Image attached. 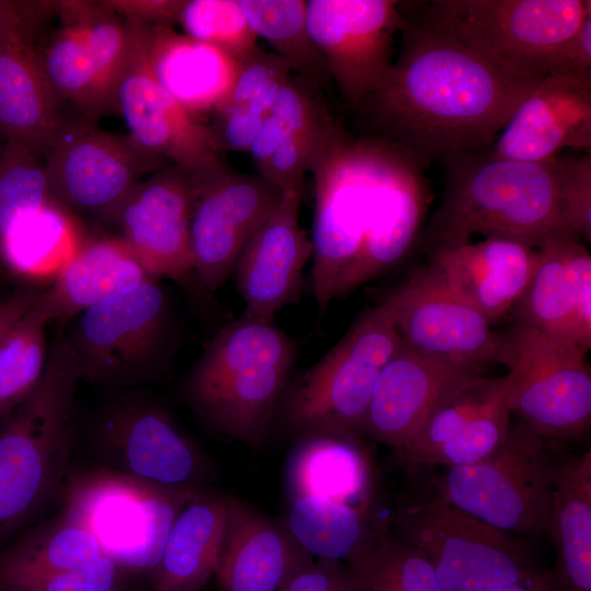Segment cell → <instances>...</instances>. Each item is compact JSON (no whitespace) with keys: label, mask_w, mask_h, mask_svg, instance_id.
<instances>
[{"label":"cell","mask_w":591,"mask_h":591,"mask_svg":"<svg viewBox=\"0 0 591 591\" xmlns=\"http://www.w3.org/2000/svg\"><path fill=\"white\" fill-rule=\"evenodd\" d=\"M426 169L396 146L344 131L317 158L312 289L320 313L419 245L431 190Z\"/></svg>","instance_id":"cell-1"},{"label":"cell","mask_w":591,"mask_h":591,"mask_svg":"<svg viewBox=\"0 0 591 591\" xmlns=\"http://www.w3.org/2000/svg\"><path fill=\"white\" fill-rule=\"evenodd\" d=\"M397 58L358 111L368 135L432 162L487 152L518 105L542 80L510 77L438 27L420 2L403 1Z\"/></svg>","instance_id":"cell-2"},{"label":"cell","mask_w":591,"mask_h":591,"mask_svg":"<svg viewBox=\"0 0 591 591\" xmlns=\"http://www.w3.org/2000/svg\"><path fill=\"white\" fill-rule=\"evenodd\" d=\"M564 159L534 163L488 152L441 159V199L426 221L419 245L430 255L468 243L477 233L535 250L554 239L579 241L563 211Z\"/></svg>","instance_id":"cell-3"},{"label":"cell","mask_w":591,"mask_h":591,"mask_svg":"<svg viewBox=\"0 0 591 591\" xmlns=\"http://www.w3.org/2000/svg\"><path fill=\"white\" fill-rule=\"evenodd\" d=\"M82 371L56 335L35 389L0 419V545L61 494L69 475L71 415Z\"/></svg>","instance_id":"cell-4"},{"label":"cell","mask_w":591,"mask_h":591,"mask_svg":"<svg viewBox=\"0 0 591 591\" xmlns=\"http://www.w3.org/2000/svg\"><path fill=\"white\" fill-rule=\"evenodd\" d=\"M296 357L273 323L242 316L207 346L188 383L194 407L217 430L250 445L265 438Z\"/></svg>","instance_id":"cell-5"},{"label":"cell","mask_w":591,"mask_h":591,"mask_svg":"<svg viewBox=\"0 0 591 591\" xmlns=\"http://www.w3.org/2000/svg\"><path fill=\"white\" fill-rule=\"evenodd\" d=\"M198 489L101 467L68 475L61 512L88 530L126 573L152 578L176 515Z\"/></svg>","instance_id":"cell-6"},{"label":"cell","mask_w":591,"mask_h":591,"mask_svg":"<svg viewBox=\"0 0 591 591\" xmlns=\"http://www.w3.org/2000/svg\"><path fill=\"white\" fill-rule=\"evenodd\" d=\"M420 8L489 65L528 80L548 76L556 51L591 15L590 0H432Z\"/></svg>","instance_id":"cell-7"},{"label":"cell","mask_w":591,"mask_h":591,"mask_svg":"<svg viewBox=\"0 0 591 591\" xmlns=\"http://www.w3.org/2000/svg\"><path fill=\"white\" fill-rule=\"evenodd\" d=\"M556 466L545 440L518 418L495 452L447 467L433 485L438 498L505 533L540 537L547 533Z\"/></svg>","instance_id":"cell-8"},{"label":"cell","mask_w":591,"mask_h":591,"mask_svg":"<svg viewBox=\"0 0 591 591\" xmlns=\"http://www.w3.org/2000/svg\"><path fill=\"white\" fill-rule=\"evenodd\" d=\"M401 345L383 302L366 309L291 393L290 425L310 436L355 440L364 433L376 379Z\"/></svg>","instance_id":"cell-9"},{"label":"cell","mask_w":591,"mask_h":591,"mask_svg":"<svg viewBox=\"0 0 591 591\" xmlns=\"http://www.w3.org/2000/svg\"><path fill=\"white\" fill-rule=\"evenodd\" d=\"M583 352L512 324L500 334L497 363L508 368V404L544 440H569L591 425V374Z\"/></svg>","instance_id":"cell-10"},{"label":"cell","mask_w":591,"mask_h":591,"mask_svg":"<svg viewBox=\"0 0 591 591\" xmlns=\"http://www.w3.org/2000/svg\"><path fill=\"white\" fill-rule=\"evenodd\" d=\"M397 537L429 559L442 591H484L533 569L514 540L440 498L396 510Z\"/></svg>","instance_id":"cell-11"},{"label":"cell","mask_w":591,"mask_h":591,"mask_svg":"<svg viewBox=\"0 0 591 591\" xmlns=\"http://www.w3.org/2000/svg\"><path fill=\"white\" fill-rule=\"evenodd\" d=\"M43 162L55 200L102 223L137 183L171 164L77 111L62 113Z\"/></svg>","instance_id":"cell-12"},{"label":"cell","mask_w":591,"mask_h":591,"mask_svg":"<svg viewBox=\"0 0 591 591\" xmlns=\"http://www.w3.org/2000/svg\"><path fill=\"white\" fill-rule=\"evenodd\" d=\"M188 171L194 273L207 290L216 291L234 273L243 248L283 192L259 173L232 169L220 154Z\"/></svg>","instance_id":"cell-13"},{"label":"cell","mask_w":591,"mask_h":591,"mask_svg":"<svg viewBox=\"0 0 591 591\" xmlns=\"http://www.w3.org/2000/svg\"><path fill=\"white\" fill-rule=\"evenodd\" d=\"M165 327V294L154 278L86 309L68 338L82 380L104 386L148 380Z\"/></svg>","instance_id":"cell-14"},{"label":"cell","mask_w":591,"mask_h":591,"mask_svg":"<svg viewBox=\"0 0 591 591\" xmlns=\"http://www.w3.org/2000/svg\"><path fill=\"white\" fill-rule=\"evenodd\" d=\"M306 25L346 104L359 111L393 65L403 1L306 0Z\"/></svg>","instance_id":"cell-15"},{"label":"cell","mask_w":591,"mask_h":591,"mask_svg":"<svg viewBox=\"0 0 591 591\" xmlns=\"http://www.w3.org/2000/svg\"><path fill=\"white\" fill-rule=\"evenodd\" d=\"M402 341L427 356L483 372L496 363L500 334L431 263L385 298Z\"/></svg>","instance_id":"cell-16"},{"label":"cell","mask_w":591,"mask_h":591,"mask_svg":"<svg viewBox=\"0 0 591 591\" xmlns=\"http://www.w3.org/2000/svg\"><path fill=\"white\" fill-rule=\"evenodd\" d=\"M190 215V173L171 163L137 183L103 224L150 277L182 282L194 273Z\"/></svg>","instance_id":"cell-17"},{"label":"cell","mask_w":591,"mask_h":591,"mask_svg":"<svg viewBox=\"0 0 591 591\" xmlns=\"http://www.w3.org/2000/svg\"><path fill=\"white\" fill-rule=\"evenodd\" d=\"M128 40L114 90V111L143 149L192 170L220 154L207 124L188 114L154 77L146 25L127 22Z\"/></svg>","instance_id":"cell-18"},{"label":"cell","mask_w":591,"mask_h":591,"mask_svg":"<svg viewBox=\"0 0 591 591\" xmlns=\"http://www.w3.org/2000/svg\"><path fill=\"white\" fill-rule=\"evenodd\" d=\"M96 445L108 468L166 486L199 487L208 463L161 408L125 401L112 406L96 428Z\"/></svg>","instance_id":"cell-19"},{"label":"cell","mask_w":591,"mask_h":591,"mask_svg":"<svg viewBox=\"0 0 591 591\" xmlns=\"http://www.w3.org/2000/svg\"><path fill=\"white\" fill-rule=\"evenodd\" d=\"M510 314L513 324L591 348V255L580 241L554 239L537 248L531 280Z\"/></svg>","instance_id":"cell-20"},{"label":"cell","mask_w":591,"mask_h":591,"mask_svg":"<svg viewBox=\"0 0 591 591\" xmlns=\"http://www.w3.org/2000/svg\"><path fill=\"white\" fill-rule=\"evenodd\" d=\"M301 200L283 193L239 257L234 271L246 318L273 323L277 312L300 296L302 271L312 257L311 239L300 224Z\"/></svg>","instance_id":"cell-21"},{"label":"cell","mask_w":591,"mask_h":591,"mask_svg":"<svg viewBox=\"0 0 591 591\" xmlns=\"http://www.w3.org/2000/svg\"><path fill=\"white\" fill-rule=\"evenodd\" d=\"M564 149L591 152V82L547 76L518 105L487 152L538 163Z\"/></svg>","instance_id":"cell-22"},{"label":"cell","mask_w":591,"mask_h":591,"mask_svg":"<svg viewBox=\"0 0 591 591\" xmlns=\"http://www.w3.org/2000/svg\"><path fill=\"white\" fill-rule=\"evenodd\" d=\"M482 374L421 354L402 341L376 379L364 433L398 453L448 392Z\"/></svg>","instance_id":"cell-23"},{"label":"cell","mask_w":591,"mask_h":591,"mask_svg":"<svg viewBox=\"0 0 591 591\" xmlns=\"http://www.w3.org/2000/svg\"><path fill=\"white\" fill-rule=\"evenodd\" d=\"M43 69L36 35L20 20L0 32V136L43 160L62 116Z\"/></svg>","instance_id":"cell-24"},{"label":"cell","mask_w":591,"mask_h":591,"mask_svg":"<svg viewBox=\"0 0 591 591\" xmlns=\"http://www.w3.org/2000/svg\"><path fill=\"white\" fill-rule=\"evenodd\" d=\"M312 563L287 528L230 498L215 572L219 591H278Z\"/></svg>","instance_id":"cell-25"},{"label":"cell","mask_w":591,"mask_h":591,"mask_svg":"<svg viewBox=\"0 0 591 591\" xmlns=\"http://www.w3.org/2000/svg\"><path fill=\"white\" fill-rule=\"evenodd\" d=\"M429 259L450 286L494 325L511 312L526 289L537 250L513 240L486 237L434 252Z\"/></svg>","instance_id":"cell-26"},{"label":"cell","mask_w":591,"mask_h":591,"mask_svg":"<svg viewBox=\"0 0 591 591\" xmlns=\"http://www.w3.org/2000/svg\"><path fill=\"white\" fill-rule=\"evenodd\" d=\"M150 68L159 83L194 118L207 123L228 99L240 61L172 26H147Z\"/></svg>","instance_id":"cell-27"},{"label":"cell","mask_w":591,"mask_h":591,"mask_svg":"<svg viewBox=\"0 0 591 591\" xmlns=\"http://www.w3.org/2000/svg\"><path fill=\"white\" fill-rule=\"evenodd\" d=\"M229 500L199 488L183 506L152 576V591H199L215 576Z\"/></svg>","instance_id":"cell-28"},{"label":"cell","mask_w":591,"mask_h":591,"mask_svg":"<svg viewBox=\"0 0 591 591\" xmlns=\"http://www.w3.org/2000/svg\"><path fill=\"white\" fill-rule=\"evenodd\" d=\"M152 279L114 235L95 237L77 250L54 283L40 294L49 321L66 323L96 303ZM155 279V278H154Z\"/></svg>","instance_id":"cell-29"},{"label":"cell","mask_w":591,"mask_h":591,"mask_svg":"<svg viewBox=\"0 0 591 591\" xmlns=\"http://www.w3.org/2000/svg\"><path fill=\"white\" fill-rule=\"evenodd\" d=\"M547 533L566 591H591V452L557 464Z\"/></svg>","instance_id":"cell-30"},{"label":"cell","mask_w":591,"mask_h":591,"mask_svg":"<svg viewBox=\"0 0 591 591\" xmlns=\"http://www.w3.org/2000/svg\"><path fill=\"white\" fill-rule=\"evenodd\" d=\"M288 480L293 498L314 496L363 510L369 473L354 440L316 434L293 453Z\"/></svg>","instance_id":"cell-31"},{"label":"cell","mask_w":591,"mask_h":591,"mask_svg":"<svg viewBox=\"0 0 591 591\" xmlns=\"http://www.w3.org/2000/svg\"><path fill=\"white\" fill-rule=\"evenodd\" d=\"M102 555L96 538L60 511L0 552V582L68 570Z\"/></svg>","instance_id":"cell-32"},{"label":"cell","mask_w":591,"mask_h":591,"mask_svg":"<svg viewBox=\"0 0 591 591\" xmlns=\"http://www.w3.org/2000/svg\"><path fill=\"white\" fill-rule=\"evenodd\" d=\"M346 563L351 591H442L427 556L383 526L368 532Z\"/></svg>","instance_id":"cell-33"},{"label":"cell","mask_w":591,"mask_h":591,"mask_svg":"<svg viewBox=\"0 0 591 591\" xmlns=\"http://www.w3.org/2000/svg\"><path fill=\"white\" fill-rule=\"evenodd\" d=\"M60 25L36 42L46 78L61 104L97 120L105 115L94 61L79 24L58 16Z\"/></svg>","instance_id":"cell-34"},{"label":"cell","mask_w":591,"mask_h":591,"mask_svg":"<svg viewBox=\"0 0 591 591\" xmlns=\"http://www.w3.org/2000/svg\"><path fill=\"white\" fill-rule=\"evenodd\" d=\"M247 22L290 68L317 86L331 82L306 25V0H239Z\"/></svg>","instance_id":"cell-35"},{"label":"cell","mask_w":591,"mask_h":591,"mask_svg":"<svg viewBox=\"0 0 591 591\" xmlns=\"http://www.w3.org/2000/svg\"><path fill=\"white\" fill-rule=\"evenodd\" d=\"M287 530L317 559L343 561L368 534L362 509L314 496L292 498Z\"/></svg>","instance_id":"cell-36"},{"label":"cell","mask_w":591,"mask_h":591,"mask_svg":"<svg viewBox=\"0 0 591 591\" xmlns=\"http://www.w3.org/2000/svg\"><path fill=\"white\" fill-rule=\"evenodd\" d=\"M507 395L506 378L477 375L448 392L433 407L414 439L397 453L407 466H421L440 444Z\"/></svg>","instance_id":"cell-37"},{"label":"cell","mask_w":591,"mask_h":591,"mask_svg":"<svg viewBox=\"0 0 591 591\" xmlns=\"http://www.w3.org/2000/svg\"><path fill=\"white\" fill-rule=\"evenodd\" d=\"M55 201L43 160L22 143L5 141L0 151V253L24 224Z\"/></svg>","instance_id":"cell-38"},{"label":"cell","mask_w":591,"mask_h":591,"mask_svg":"<svg viewBox=\"0 0 591 591\" xmlns=\"http://www.w3.org/2000/svg\"><path fill=\"white\" fill-rule=\"evenodd\" d=\"M48 321L39 296L0 344V419L28 396L44 373Z\"/></svg>","instance_id":"cell-39"},{"label":"cell","mask_w":591,"mask_h":591,"mask_svg":"<svg viewBox=\"0 0 591 591\" xmlns=\"http://www.w3.org/2000/svg\"><path fill=\"white\" fill-rule=\"evenodd\" d=\"M344 131L328 108L294 127L258 173L283 193L303 198L306 173L320 154Z\"/></svg>","instance_id":"cell-40"},{"label":"cell","mask_w":591,"mask_h":591,"mask_svg":"<svg viewBox=\"0 0 591 591\" xmlns=\"http://www.w3.org/2000/svg\"><path fill=\"white\" fill-rule=\"evenodd\" d=\"M177 24L187 36L239 61L258 46L239 0H185Z\"/></svg>","instance_id":"cell-41"},{"label":"cell","mask_w":591,"mask_h":591,"mask_svg":"<svg viewBox=\"0 0 591 591\" xmlns=\"http://www.w3.org/2000/svg\"><path fill=\"white\" fill-rule=\"evenodd\" d=\"M291 73L288 65L278 55L257 46L240 61L233 88L216 112L236 113L264 121L279 90Z\"/></svg>","instance_id":"cell-42"},{"label":"cell","mask_w":591,"mask_h":591,"mask_svg":"<svg viewBox=\"0 0 591 591\" xmlns=\"http://www.w3.org/2000/svg\"><path fill=\"white\" fill-rule=\"evenodd\" d=\"M67 209L57 201L24 224L0 253V270L13 276L31 275L56 253L67 231Z\"/></svg>","instance_id":"cell-43"},{"label":"cell","mask_w":591,"mask_h":591,"mask_svg":"<svg viewBox=\"0 0 591 591\" xmlns=\"http://www.w3.org/2000/svg\"><path fill=\"white\" fill-rule=\"evenodd\" d=\"M511 416L506 395L463 430L431 451L421 466H465L486 459L503 442Z\"/></svg>","instance_id":"cell-44"},{"label":"cell","mask_w":591,"mask_h":591,"mask_svg":"<svg viewBox=\"0 0 591 591\" xmlns=\"http://www.w3.org/2000/svg\"><path fill=\"white\" fill-rule=\"evenodd\" d=\"M102 555L79 567L35 578L0 582V591H130L128 577Z\"/></svg>","instance_id":"cell-45"},{"label":"cell","mask_w":591,"mask_h":591,"mask_svg":"<svg viewBox=\"0 0 591 591\" xmlns=\"http://www.w3.org/2000/svg\"><path fill=\"white\" fill-rule=\"evenodd\" d=\"M561 202L566 223L577 240L591 242V152L565 158Z\"/></svg>","instance_id":"cell-46"},{"label":"cell","mask_w":591,"mask_h":591,"mask_svg":"<svg viewBox=\"0 0 591 591\" xmlns=\"http://www.w3.org/2000/svg\"><path fill=\"white\" fill-rule=\"evenodd\" d=\"M548 76L568 77L591 82V15L556 51Z\"/></svg>","instance_id":"cell-47"},{"label":"cell","mask_w":591,"mask_h":591,"mask_svg":"<svg viewBox=\"0 0 591 591\" xmlns=\"http://www.w3.org/2000/svg\"><path fill=\"white\" fill-rule=\"evenodd\" d=\"M123 20L147 26H172L178 23L185 0H100Z\"/></svg>","instance_id":"cell-48"},{"label":"cell","mask_w":591,"mask_h":591,"mask_svg":"<svg viewBox=\"0 0 591 591\" xmlns=\"http://www.w3.org/2000/svg\"><path fill=\"white\" fill-rule=\"evenodd\" d=\"M278 591H351V577L341 561L317 559Z\"/></svg>","instance_id":"cell-49"},{"label":"cell","mask_w":591,"mask_h":591,"mask_svg":"<svg viewBox=\"0 0 591 591\" xmlns=\"http://www.w3.org/2000/svg\"><path fill=\"white\" fill-rule=\"evenodd\" d=\"M44 289L35 286L20 287L0 300V344L18 322L37 301Z\"/></svg>","instance_id":"cell-50"},{"label":"cell","mask_w":591,"mask_h":591,"mask_svg":"<svg viewBox=\"0 0 591 591\" xmlns=\"http://www.w3.org/2000/svg\"><path fill=\"white\" fill-rule=\"evenodd\" d=\"M484 591H566L555 577L547 572L533 571L528 577L509 584L487 589Z\"/></svg>","instance_id":"cell-51"},{"label":"cell","mask_w":591,"mask_h":591,"mask_svg":"<svg viewBox=\"0 0 591 591\" xmlns=\"http://www.w3.org/2000/svg\"><path fill=\"white\" fill-rule=\"evenodd\" d=\"M21 18V1L0 0V32Z\"/></svg>","instance_id":"cell-52"},{"label":"cell","mask_w":591,"mask_h":591,"mask_svg":"<svg viewBox=\"0 0 591 591\" xmlns=\"http://www.w3.org/2000/svg\"><path fill=\"white\" fill-rule=\"evenodd\" d=\"M4 143H5V140L0 136V151L2 150Z\"/></svg>","instance_id":"cell-53"},{"label":"cell","mask_w":591,"mask_h":591,"mask_svg":"<svg viewBox=\"0 0 591 591\" xmlns=\"http://www.w3.org/2000/svg\"><path fill=\"white\" fill-rule=\"evenodd\" d=\"M0 273H1V270H0Z\"/></svg>","instance_id":"cell-54"}]
</instances>
